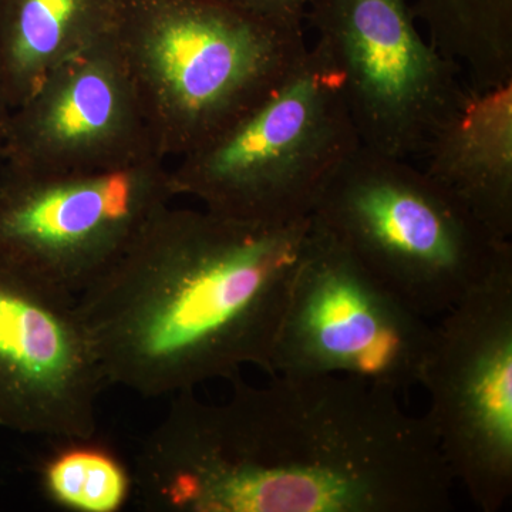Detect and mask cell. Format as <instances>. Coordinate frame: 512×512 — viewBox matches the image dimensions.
Masks as SVG:
<instances>
[{
    "mask_svg": "<svg viewBox=\"0 0 512 512\" xmlns=\"http://www.w3.org/2000/svg\"><path fill=\"white\" fill-rule=\"evenodd\" d=\"M10 113H12V106H10L5 80H3L2 69H0V147L5 138L6 128H8Z\"/></svg>",
    "mask_w": 512,
    "mask_h": 512,
    "instance_id": "17",
    "label": "cell"
},
{
    "mask_svg": "<svg viewBox=\"0 0 512 512\" xmlns=\"http://www.w3.org/2000/svg\"><path fill=\"white\" fill-rule=\"evenodd\" d=\"M225 2L278 25L305 28L306 16L313 0H225Z\"/></svg>",
    "mask_w": 512,
    "mask_h": 512,
    "instance_id": "16",
    "label": "cell"
},
{
    "mask_svg": "<svg viewBox=\"0 0 512 512\" xmlns=\"http://www.w3.org/2000/svg\"><path fill=\"white\" fill-rule=\"evenodd\" d=\"M39 466L46 500L69 512H119L134 495V470L97 434L52 440Z\"/></svg>",
    "mask_w": 512,
    "mask_h": 512,
    "instance_id": "15",
    "label": "cell"
},
{
    "mask_svg": "<svg viewBox=\"0 0 512 512\" xmlns=\"http://www.w3.org/2000/svg\"><path fill=\"white\" fill-rule=\"evenodd\" d=\"M434 328L313 221L272 350L271 375H340L397 393L421 384Z\"/></svg>",
    "mask_w": 512,
    "mask_h": 512,
    "instance_id": "6",
    "label": "cell"
},
{
    "mask_svg": "<svg viewBox=\"0 0 512 512\" xmlns=\"http://www.w3.org/2000/svg\"><path fill=\"white\" fill-rule=\"evenodd\" d=\"M106 386L76 298L0 255V426L93 436Z\"/></svg>",
    "mask_w": 512,
    "mask_h": 512,
    "instance_id": "10",
    "label": "cell"
},
{
    "mask_svg": "<svg viewBox=\"0 0 512 512\" xmlns=\"http://www.w3.org/2000/svg\"><path fill=\"white\" fill-rule=\"evenodd\" d=\"M421 386L454 481L497 512L512 494V264L444 313Z\"/></svg>",
    "mask_w": 512,
    "mask_h": 512,
    "instance_id": "8",
    "label": "cell"
},
{
    "mask_svg": "<svg viewBox=\"0 0 512 512\" xmlns=\"http://www.w3.org/2000/svg\"><path fill=\"white\" fill-rule=\"evenodd\" d=\"M311 218L424 318L444 315L512 264L510 239L426 171L365 146L333 175Z\"/></svg>",
    "mask_w": 512,
    "mask_h": 512,
    "instance_id": "4",
    "label": "cell"
},
{
    "mask_svg": "<svg viewBox=\"0 0 512 512\" xmlns=\"http://www.w3.org/2000/svg\"><path fill=\"white\" fill-rule=\"evenodd\" d=\"M119 0H0V69L12 110L53 70L111 35Z\"/></svg>",
    "mask_w": 512,
    "mask_h": 512,
    "instance_id": "13",
    "label": "cell"
},
{
    "mask_svg": "<svg viewBox=\"0 0 512 512\" xmlns=\"http://www.w3.org/2000/svg\"><path fill=\"white\" fill-rule=\"evenodd\" d=\"M6 171V158L5 154H3L2 147H0V181H2L3 175H5Z\"/></svg>",
    "mask_w": 512,
    "mask_h": 512,
    "instance_id": "18",
    "label": "cell"
},
{
    "mask_svg": "<svg viewBox=\"0 0 512 512\" xmlns=\"http://www.w3.org/2000/svg\"><path fill=\"white\" fill-rule=\"evenodd\" d=\"M175 198L170 163L161 158L77 174L32 173L6 163L0 255L77 298Z\"/></svg>",
    "mask_w": 512,
    "mask_h": 512,
    "instance_id": "7",
    "label": "cell"
},
{
    "mask_svg": "<svg viewBox=\"0 0 512 512\" xmlns=\"http://www.w3.org/2000/svg\"><path fill=\"white\" fill-rule=\"evenodd\" d=\"M427 175L484 227L512 235V82L466 87L454 113L430 137Z\"/></svg>",
    "mask_w": 512,
    "mask_h": 512,
    "instance_id": "12",
    "label": "cell"
},
{
    "mask_svg": "<svg viewBox=\"0 0 512 512\" xmlns=\"http://www.w3.org/2000/svg\"><path fill=\"white\" fill-rule=\"evenodd\" d=\"M175 394L141 444L134 495L158 512H444L454 481L426 417L340 375L234 379Z\"/></svg>",
    "mask_w": 512,
    "mask_h": 512,
    "instance_id": "1",
    "label": "cell"
},
{
    "mask_svg": "<svg viewBox=\"0 0 512 512\" xmlns=\"http://www.w3.org/2000/svg\"><path fill=\"white\" fill-rule=\"evenodd\" d=\"M362 146L342 76L319 45L258 106L171 167L177 197L256 224L305 220Z\"/></svg>",
    "mask_w": 512,
    "mask_h": 512,
    "instance_id": "5",
    "label": "cell"
},
{
    "mask_svg": "<svg viewBox=\"0 0 512 512\" xmlns=\"http://www.w3.org/2000/svg\"><path fill=\"white\" fill-rule=\"evenodd\" d=\"M412 10L471 86L512 82V0H414Z\"/></svg>",
    "mask_w": 512,
    "mask_h": 512,
    "instance_id": "14",
    "label": "cell"
},
{
    "mask_svg": "<svg viewBox=\"0 0 512 512\" xmlns=\"http://www.w3.org/2000/svg\"><path fill=\"white\" fill-rule=\"evenodd\" d=\"M414 19L407 0H313L306 16L342 76L360 143L386 156L423 153L466 92Z\"/></svg>",
    "mask_w": 512,
    "mask_h": 512,
    "instance_id": "9",
    "label": "cell"
},
{
    "mask_svg": "<svg viewBox=\"0 0 512 512\" xmlns=\"http://www.w3.org/2000/svg\"><path fill=\"white\" fill-rule=\"evenodd\" d=\"M309 225L161 211L76 298L106 383L163 397L245 366L269 373Z\"/></svg>",
    "mask_w": 512,
    "mask_h": 512,
    "instance_id": "2",
    "label": "cell"
},
{
    "mask_svg": "<svg viewBox=\"0 0 512 512\" xmlns=\"http://www.w3.org/2000/svg\"><path fill=\"white\" fill-rule=\"evenodd\" d=\"M113 37L168 163L258 106L301 63L305 28L225 0H119Z\"/></svg>",
    "mask_w": 512,
    "mask_h": 512,
    "instance_id": "3",
    "label": "cell"
},
{
    "mask_svg": "<svg viewBox=\"0 0 512 512\" xmlns=\"http://www.w3.org/2000/svg\"><path fill=\"white\" fill-rule=\"evenodd\" d=\"M2 151L10 167L43 174L161 158L113 33L53 70L12 110Z\"/></svg>",
    "mask_w": 512,
    "mask_h": 512,
    "instance_id": "11",
    "label": "cell"
}]
</instances>
